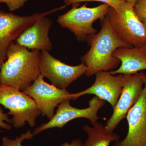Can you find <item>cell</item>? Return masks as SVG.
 Segmentation results:
<instances>
[{"instance_id": "14", "label": "cell", "mask_w": 146, "mask_h": 146, "mask_svg": "<svg viewBox=\"0 0 146 146\" xmlns=\"http://www.w3.org/2000/svg\"><path fill=\"white\" fill-rule=\"evenodd\" d=\"M113 56L121 62L119 68L110 72L113 75L133 74L146 70V46L119 48Z\"/></svg>"}, {"instance_id": "2", "label": "cell", "mask_w": 146, "mask_h": 146, "mask_svg": "<svg viewBox=\"0 0 146 146\" xmlns=\"http://www.w3.org/2000/svg\"><path fill=\"white\" fill-rule=\"evenodd\" d=\"M101 21V30L88 38L86 42L91 48L81 58L82 62L86 67V76L117 68L121 62L113 56L115 50L120 48L133 47L122 40L115 33L106 15Z\"/></svg>"}, {"instance_id": "22", "label": "cell", "mask_w": 146, "mask_h": 146, "mask_svg": "<svg viewBox=\"0 0 146 146\" xmlns=\"http://www.w3.org/2000/svg\"><path fill=\"white\" fill-rule=\"evenodd\" d=\"M137 1L138 0H126L127 2L128 3L131 5L133 6V7H134V5H135Z\"/></svg>"}, {"instance_id": "13", "label": "cell", "mask_w": 146, "mask_h": 146, "mask_svg": "<svg viewBox=\"0 0 146 146\" xmlns=\"http://www.w3.org/2000/svg\"><path fill=\"white\" fill-rule=\"evenodd\" d=\"M52 24L47 16L40 18L21 33L16 43L28 49L49 52L52 48L48 35Z\"/></svg>"}, {"instance_id": "18", "label": "cell", "mask_w": 146, "mask_h": 146, "mask_svg": "<svg viewBox=\"0 0 146 146\" xmlns=\"http://www.w3.org/2000/svg\"><path fill=\"white\" fill-rule=\"evenodd\" d=\"M133 9L141 21L146 19V0H138L133 7Z\"/></svg>"}, {"instance_id": "15", "label": "cell", "mask_w": 146, "mask_h": 146, "mask_svg": "<svg viewBox=\"0 0 146 146\" xmlns=\"http://www.w3.org/2000/svg\"><path fill=\"white\" fill-rule=\"evenodd\" d=\"M82 129L87 133L88 138L82 146H109L112 142L119 141V135L108 131L101 123L97 122L92 127L84 125Z\"/></svg>"}, {"instance_id": "4", "label": "cell", "mask_w": 146, "mask_h": 146, "mask_svg": "<svg viewBox=\"0 0 146 146\" xmlns=\"http://www.w3.org/2000/svg\"><path fill=\"white\" fill-rule=\"evenodd\" d=\"M79 5H72L70 10L58 17L57 21L60 26L74 33L79 42H86L89 37L97 33L93 23L98 19H103L110 6L104 3L96 7H88L86 4L78 7Z\"/></svg>"}, {"instance_id": "12", "label": "cell", "mask_w": 146, "mask_h": 146, "mask_svg": "<svg viewBox=\"0 0 146 146\" xmlns=\"http://www.w3.org/2000/svg\"><path fill=\"white\" fill-rule=\"evenodd\" d=\"M126 118L128 131L125 138L113 146H146V74L143 92L137 102L128 111Z\"/></svg>"}, {"instance_id": "7", "label": "cell", "mask_w": 146, "mask_h": 146, "mask_svg": "<svg viewBox=\"0 0 146 146\" xmlns=\"http://www.w3.org/2000/svg\"><path fill=\"white\" fill-rule=\"evenodd\" d=\"M71 100H67L58 106L55 114L48 122L44 123L33 130L34 135H38L44 131L53 128H62L70 121L78 118H85L90 121L93 125L100 119L98 116L99 110L103 107L105 101L100 99L96 96L89 101V107L80 109L70 104Z\"/></svg>"}, {"instance_id": "24", "label": "cell", "mask_w": 146, "mask_h": 146, "mask_svg": "<svg viewBox=\"0 0 146 146\" xmlns=\"http://www.w3.org/2000/svg\"><path fill=\"white\" fill-rule=\"evenodd\" d=\"M142 21L143 22V23L144 25H145V26L146 27V19L143 20V21Z\"/></svg>"}, {"instance_id": "17", "label": "cell", "mask_w": 146, "mask_h": 146, "mask_svg": "<svg viewBox=\"0 0 146 146\" xmlns=\"http://www.w3.org/2000/svg\"><path fill=\"white\" fill-rule=\"evenodd\" d=\"M34 136L31 130H29L26 133H22L20 136H17L14 140L5 136L2 140V146H23L22 143L24 140L32 139Z\"/></svg>"}, {"instance_id": "21", "label": "cell", "mask_w": 146, "mask_h": 146, "mask_svg": "<svg viewBox=\"0 0 146 146\" xmlns=\"http://www.w3.org/2000/svg\"><path fill=\"white\" fill-rule=\"evenodd\" d=\"M82 141L80 139H74L70 143H63L59 146H82Z\"/></svg>"}, {"instance_id": "9", "label": "cell", "mask_w": 146, "mask_h": 146, "mask_svg": "<svg viewBox=\"0 0 146 146\" xmlns=\"http://www.w3.org/2000/svg\"><path fill=\"white\" fill-rule=\"evenodd\" d=\"M144 74L143 72L125 74L121 94L112 115L104 125L108 131L114 132L122 120L126 118L129 110L140 98L144 88Z\"/></svg>"}, {"instance_id": "19", "label": "cell", "mask_w": 146, "mask_h": 146, "mask_svg": "<svg viewBox=\"0 0 146 146\" xmlns=\"http://www.w3.org/2000/svg\"><path fill=\"white\" fill-rule=\"evenodd\" d=\"M28 0H0V3H3L7 6L10 11H13L22 8Z\"/></svg>"}, {"instance_id": "8", "label": "cell", "mask_w": 146, "mask_h": 146, "mask_svg": "<svg viewBox=\"0 0 146 146\" xmlns=\"http://www.w3.org/2000/svg\"><path fill=\"white\" fill-rule=\"evenodd\" d=\"M86 70L83 63L71 66L54 57L48 51L41 52L40 74L58 88L67 89L71 83L85 74Z\"/></svg>"}, {"instance_id": "11", "label": "cell", "mask_w": 146, "mask_h": 146, "mask_svg": "<svg viewBox=\"0 0 146 146\" xmlns=\"http://www.w3.org/2000/svg\"><path fill=\"white\" fill-rule=\"evenodd\" d=\"M94 84L83 91L71 94L72 100L75 101L84 95H94L100 99L108 102L112 109L116 107L121 94L125 74L115 76L108 71H102L95 74Z\"/></svg>"}, {"instance_id": "23", "label": "cell", "mask_w": 146, "mask_h": 146, "mask_svg": "<svg viewBox=\"0 0 146 146\" xmlns=\"http://www.w3.org/2000/svg\"><path fill=\"white\" fill-rule=\"evenodd\" d=\"M4 60H5L3 59V58H1L0 57V66H1V64H2V63Z\"/></svg>"}, {"instance_id": "10", "label": "cell", "mask_w": 146, "mask_h": 146, "mask_svg": "<svg viewBox=\"0 0 146 146\" xmlns=\"http://www.w3.org/2000/svg\"><path fill=\"white\" fill-rule=\"evenodd\" d=\"M44 78L40 74L23 92L34 100L42 114L50 120L54 115L56 107L65 100H72V94L66 89L47 83Z\"/></svg>"}, {"instance_id": "1", "label": "cell", "mask_w": 146, "mask_h": 146, "mask_svg": "<svg viewBox=\"0 0 146 146\" xmlns=\"http://www.w3.org/2000/svg\"><path fill=\"white\" fill-rule=\"evenodd\" d=\"M7 60L0 66V84L10 85L23 91L40 74L41 52L30 51L17 43L11 44Z\"/></svg>"}, {"instance_id": "20", "label": "cell", "mask_w": 146, "mask_h": 146, "mask_svg": "<svg viewBox=\"0 0 146 146\" xmlns=\"http://www.w3.org/2000/svg\"><path fill=\"white\" fill-rule=\"evenodd\" d=\"M8 115L4 112L0 105V127L7 130L11 129V125L9 123L12 124L11 119L9 118Z\"/></svg>"}, {"instance_id": "3", "label": "cell", "mask_w": 146, "mask_h": 146, "mask_svg": "<svg viewBox=\"0 0 146 146\" xmlns=\"http://www.w3.org/2000/svg\"><path fill=\"white\" fill-rule=\"evenodd\" d=\"M0 105L9 110L7 114L12 116L11 122L16 128L23 127L26 123L34 127L42 114L31 97L16 87L1 84Z\"/></svg>"}, {"instance_id": "5", "label": "cell", "mask_w": 146, "mask_h": 146, "mask_svg": "<svg viewBox=\"0 0 146 146\" xmlns=\"http://www.w3.org/2000/svg\"><path fill=\"white\" fill-rule=\"evenodd\" d=\"M106 15L122 40L131 47L146 46V27L136 16L133 6L126 2L119 11L110 7Z\"/></svg>"}, {"instance_id": "6", "label": "cell", "mask_w": 146, "mask_h": 146, "mask_svg": "<svg viewBox=\"0 0 146 146\" xmlns=\"http://www.w3.org/2000/svg\"><path fill=\"white\" fill-rule=\"evenodd\" d=\"M63 5L44 12L28 16H20L0 10V57L5 60L7 49L21 33L37 20L62 10Z\"/></svg>"}, {"instance_id": "16", "label": "cell", "mask_w": 146, "mask_h": 146, "mask_svg": "<svg viewBox=\"0 0 146 146\" xmlns=\"http://www.w3.org/2000/svg\"><path fill=\"white\" fill-rule=\"evenodd\" d=\"M98 1L109 5L117 11L121 10L123 6L126 2V0H63L65 5L68 6L75 4L80 3L86 1Z\"/></svg>"}]
</instances>
